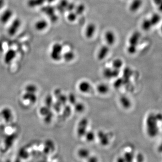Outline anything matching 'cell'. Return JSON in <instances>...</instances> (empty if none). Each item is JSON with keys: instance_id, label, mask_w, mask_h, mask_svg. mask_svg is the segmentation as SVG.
<instances>
[{"instance_id": "cell-24", "label": "cell", "mask_w": 162, "mask_h": 162, "mask_svg": "<svg viewBox=\"0 0 162 162\" xmlns=\"http://www.w3.org/2000/svg\"><path fill=\"white\" fill-rule=\"evenodd\" d=\"M78 15L74 11H73L69 12L67 16V19L68 21L70 22H73L76 20Z\"/></svg>"}, {"instance_id": "cell-7", "label": "cell", "mask_w": 162, "mask_h": 162, "mask_svg": "<svg viewBox=\"0 0 162 162\" xmlns=\"http://www.w3.org/2000/svg\"><path fill=\"white\" fill-rule=\"evenodd\" d=\"M120 70L113 68H107L104 69L103 74L105 78L108 79H112L117 78L119 75Z\"/></svg>"}, {"instance_id": "cell-26", "label": "cell", "mask_w": 162, "mask_h": 162, "mask_svg": "<svg viewBox=\"0 0 162 162\" xmlns=\"http://www.w3.org/2000/svg\"><path fill=\"white\" fill-rule=\"evenodd\" d=\"M68 101H69L70 103L74 105L77 102L76 97L73 94H70L67 96Z\"/></svg>"}, {"instance_id": "cell-5", "label": "cell", "mask_w": 162, "mask_h": 162, "mask_svg": "<svg viewBox=\"0 0 162 162\" xmlns=\"http://www.w3.org/2000/svg\"><path fill=\"white\" fill-rule=\"evenodd\" d=\"M78 88L79 91L84 94H88L91 92L92 86L91 83L87 80H83L78 83Z\"/></svg>"}, {"instance_id": "cell-25", "label": "cell", "mask_w": 162, "mask_h": 162, "mask_svg": "<svg viewBox=\"0 0 162 162\" xmlns=\"http://www.w3.org/2000/svg\"><path fill=\"white\" fill-rule=\"evenodd\" d=\"M122 157L125 160V162H132L133 160V154L130 152H126L124 156Z\"/></svg>"}, {"instance_id": "cell-1", "label": "cell", "mask_w": 162, "mask_h": 162, "mask_svg": "<svg viewBox=\"0 0 162 162\" xmlns=\"http://www.w3.org/2000/svg\"><path fill=\"white\" fill-rule=\"evenodd\" d=\"M159 122H160L155 113H150L146 117L145 128L147 135L150 138H154L158 134Z\"/></svg>"}, {"instance_id": "cell-10", "label": "cell", "mask_w": 162, "mask_h": 162, "mask_svg": "<svg viewBox=\"0 0 162 162\" xmlns=\"http://www.w3.org/2000/svg\"><path fill=\"white\" fill-rule=\"evenodd\" d=\"M110 51V47L107 45L102 46L99 50L97 53V57L98 60L100 61H102L105 59L109 55Z\"/></svg>"}, {"instance_id": "cell-6", "label": "cell", "mask_w": 162, "mask_h": 162, "mask_svg": "<svg viewBox=\"0 0 162 162\" xmlns=\"http://www.w3.org/2000/svg\"><path fill=\"white\" fill-rule=\"evenodd\" d=\"M100 143L103 146H107L110 144V138L109 133L106 132L101 130L98 132L96 135Z\"/></svg>"}, {"instance_id": "cell-30", "label": "cell", "mask_w": 162, "mask_h": 162, "mask_svg": "<svg viewBox=\"0 0 162 162\" xmlns=\"http://www.w3.org/2000/svg\"><path fill=\"white\" fill-rule=\"evenodd\" d=\"M117 162H125L123 157H119L117 159Z\"/></svg>"}, {"instance_id": "cell-8", "label": "cell", "mask_w": 162, "mask_h": 162, "mask_svg": "<svg viewBox=\"0 0 162 162\" xmlns=\"http://www.w3.org/2000/svg\"><path fill=\"white\" fill-rule=\"evenodd\" d=\"M96 30V26L95 24L90 23L87 25L85 30V36L88 39H91L93 37Z\"/></svg>"}, {"instance_id": "cell-33", "label": "cell", "mask_w": 162, "mask_h": 162, "mask_svg": "<svg viewBox=\"0 0 162 162\" xmlns=\"http://www.w3.org/2000/svg\"><path fill=\"white\" fill-rule=\"evenodd\" d=\"M53 1H54V0H50L51 2H52Z\"/></svg>"}, {"instance_id": "cell-12", "label": "cell", "mask_w": 162, "mask_h": 162, "mask_svg": "<svg viewBox=\"0 0 162 162\" xmlns=\"http://www.w3.org/2000/svg\"><path fill=\"white\" fill-rule=\"evenodd\" d=\"M143 3L142 0H132L129 7L130 11L132 13L137 12L142 7Z\"/></svg>"}, {"instance_id": "cell-14", "label": "cell", "mask_w": 162, "mask_h": 162, "mask_svg": "<svg viewBox=\"0 0 162 162\" xmlns=\"http://www.w3.org/2000/svg\"><path fill=\"white\" fill-rule=\"evenodd\" d=\"M77 154L79 158L84 159H88L91 155L90 151L88 148H79Z\"/></svg>"}, {"instance_id": "cell-3", "label": "cell", "mask_w": 162, "mask_h": 162, "mask_svg": "<svg viewBox=\"0 0 162 162\" xmlns=\"http://www.w3.org/2000/svg\"><path fill=\"white\" fill-rule=\"evenodd\" d=\"M63 46L59 43H56L52 46L50 52L51 59L55 62H58L62 59Z\"/></svg>"}, {"instance_id": "cell-9", "label": "cell", "mask_w": 162, "mask_h": 162, "mask_svg": "<svg viewBox=\"0 0 162 162\" xmlns=\"http://www.w3.org/2000/svg\"><path fill=\"white\" fill-rule=\"evenodd\" d=\"M105 39L108 46H113L115 44L116 41V35L113 31L108 30L105 33Z\"/></svg>"}, {"instance_id": "cell-18", "label": "cell", "mask_w": 162, "mask_h": 162, "mask_svg": "<svg viewBox=\"0 0 162 162\" xmlns=\"http://www.w3.org/2000/svg\"><path fill=\"white\" fill-rule=\"evenodd\" d=\"M153 26L151 22L149 19H145L143 20L142 23V30L145 31H148L151 30Z\"/></svg>"}, {"instance_id": "cell-4", "label": "cell", "mask_w": 162, "mask_h": 162, "mask_svg": "<svg viewBox=\"0 0 162 162\" xmlns=\"http://www.w3.org/2000/svg\"><path fill=\"white\" fill-rule=\"evenodd\" d=\"M89 121L87 118L81 119L78 122L76 133L79 138H84L88 131Z\"/></svg>"}, {"instance_id": "cell-2", "label": "cell", "mask_w": 162, "mask_h": 162, "mask_svg": "<svg viewBox=\"0 0 162 162\" xmlns=\"http://www.w3.org/2000/svg\"><path fill=\"white\" fill-rule=\"evenodd\" d=\"M141 38V34L138 31H135L129 38L128 46L127 51L130 55H134L137 51L138 45Z\"/></svg>"}, {"instance_id": "cell-19", "label": "cell", "mask_w": 162, "mask_h": 162, "mask_svg": "<svg viewBox=\"0 0 162 162\" xmlns=\"http://www.w3.org/2000/svg\"><path fill=\"white\" fill-rule=\"evenodd\" d=\"M123 65V61L120 58H116L112 63V67L120 70Z\"/></svg>"}, {"instance_id": "cell-23", "label": "cell", "mask_w": 162, "mask_h": 162, "mask_svg": "<svg viewBox=\"0 0 162 162\" xmlns=\"http://www.w3.org/2000/svg\"><path fill=\"white\" fill-rule=\"evenodd\" d=\"M85 10H86V7L84 4H80L78 6H76L74 12L76 13L78 16V15H82L84 13Z\"/></svg>"}, {"instance_id": "cell-21", "label": "cell", "mask_w": 162, "mask_h": 162, "mask_svg": "<svg viewBox=\"0 0 162 162\" xmlns=\"http://www.w3.org/2000/svg\"><path fill=\"white\" fill-rule=\"evenodd\" d=\"M74 110L77 113H81L84 111L86 107L85 105L83 103L77 102L74 105Z\"/></svg>"}, {"instance_id": "cell-11", "label": "cell", "mask_w": 162, "mask_h": 162, "mask_svg": "<svg viewBox=\"0 0 162 162\" xmlns=\"http://www.w3.org/2000/svg\"><path fill=\"white\" fill-rule=\"evenodd\" d=\"M119 103L122 107L125 110H129L131 108L132 102L130 98L126 95H122L119 98Z\"/></svg>"}, {"instance_id": "cell-13", "label": "cell", "mask_w": 162, "mask_h": 162, "mask_svg": "<svg viewBox=\"0 0 162 162\" xmlns=\"http://www.w3.org/2000/svg\"><path fill=\"white\" fill-rule=\"evenodd\" d=\"M96 91L100 94L105 95L107 94L110 91V88L107 84L105 83H100L96 86Z\"/></svg>"}, {"instance_id": "cell-15", "label": "cell", "mask_w": 162, "mask_h": 162, "mask_svg": "<svg viewBox=\"0 0 162 162\" xmlns=\"http://www.w3.org/2000/svg\"><path fill=\"white\" fill-rule=\"evenodd\" d=\"M75 57V54L72 51H68L63 53L62 59H64L65 62H72Z\"/></svg>"}, {"instance_id": "cell-29", "label": "cell", "mask_w": 162, "mask_h": 162, "mask_svg": "<svg viewBox=\"0 0 162 162\" xmlns=\"http://www.w3.org/2000/svg\"><path fill=\"white\" fill-rule=\"evenodd\" d=\"M159 11L162 13V0L161 1L160 3L159 4V5L157 6Z\"/></svg>"}, {"instance_id": "cell-28", "label": "cell", "mask_w": 162, "mask_h": 162, "mask_svg": "<svg viewBox=\"0 0 162 162\" xmlns=\"http://www.w3.org/2000/svg\"><path fill=\"white\" fill-rule=\"evenodd\" d=\"M87 162H99V159L95 156H89L88 159H87Z\"/></svg>"}, {"instance_id": "cell-27", "label": "cell", "mask_w": 162, "mask_h": 162, "mask_svg": "<svg viewBox=\"0 0 162 162\" xmlns=\"http://www.w3.org/2000/svg\"><path fill=\"white\" fill-rule=\"evenodd\" d=\"M76 6L74 3H68V5L66 8V11L68 12H71V11H73L75 9Z\"/></svg>"}, {"instance_id": "cell-17", "label": "cell", "mask_w": 162, "mask_h": 162, "mask_svg": "<svg viewBox=\"0 0 162 162\" xmlns=\"http://www.w3.org/2000/svg\"><path fill=\"white\" fill-rule=\"evenodd\" d=\"M149 20L152 24L153 26L157 25L160 22L161 19L160 15L158 13L153 14L149 18Z\"/></svg>"}, {"instance_id": "cell-20", "label": "cell", "mask_w": 162, "mask_h": 162, "mask_svg": "<svg viewBox=\"0 0 162 162\" xmlns=\"http://www.w3.org/2000/svg\"><path fill=\"white\" fill-rule=\"evenodd\" d=\"M96 137V135L94 133V132L90 130L88 131L84 137L87 142H92L95 140Z\"/></svg>"}, {"instance_id": "cell-31", "label": "cell", "mask_w": 162, "mask_h": 162, "mask_svg": "<svg viewBox=\"0 0 162 162\" xmlns=\"http://www.w3.org/2000/svg\"><path fill=\"white\" fill-rule=\"evenodd\" d=\"M161 1L162 0H153V2L154 3V5H155L157 7V6L159 5V4L160 3Z\"/></svg>"}, {"instance_id": "cell-22", "label": "cell", "mask_w": 162, "mask_h": 162, "mask_svg": "<svg viewBox=\"0 0 162 162\" xmlns=\"http://www.w3.org/2000/svg\"><path fill=\"white\" fill-rule=\"evenodd\" d=\"M67 0H61L57 7L58 10L61 12H64L66 11V8L68 4Z\"/></svg>"}, {"instance_id": "cell-16", "label": "cell", "mask_w": 162, "mask_h": 162, "mask_svg": "<svg viewBox=\"0 0 162 162\" xmlns=\"http://www.w3.org/2000/svg\"><path fill=\"white\" fill-rule=\"evenodd\" d=\"M47 22L45 20L37 21L35 24V27L36 30L40 31L44 30L47 28Z\"/></svg>"}, {"instance_id": "cell-32", "label": "cell", "mask_w": 162, "mask_h": 162, "mask_svg": "<svg viewBox=\"0 0 162 162\" xmlns=\"http://www.w3.org/2000/svg\"><path fill=\"white\" fill-rule=\"evenodd\" d=\"M160 31H161V33L162 34V24H161V26H160Z\"/></svg>"}]
</instances>
